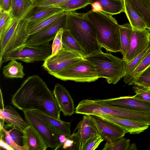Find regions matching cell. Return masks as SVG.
<instances>
[{
	"mask_svg": "<svg viewBox=\"0 0 150 150\" xmlns=\"http://www.w3.org/2000/svg\"><path fill=\"white\" fill-rule=\"evenodd\" d=\"M0 109H3L5 107L4 106L3 99V98L2 94L1 92V89H0Z\"/></svg>",
	"mask_w": 150,
	"mask_h": 150,
	"instance_id": "46",
	"label": "cell"
},
{
	"mask_svg": "<svg viewBox=\"0 0 150 150\" xmlns=\"http://www.w3.org/2000/svg\"><path fill=\"white\" fill-rule=\"evenodd\" d=\"M120 0V1H121V0Z\"/></svg>",
	"mask_w": 150,
	"mask_h": 150,
	"instance_id": "51",
	"label": "cell"
},
{
	"mask_svg": "<svg viewBox=\"0 0 150 150\" xmlns=\"http://www.w3.org/2000/svg\"><path fill=\"white\" fill-rule=\"evenodd\" d=\"M31 1L32 3H33L34 4L36 2L37 0H30Z\"/></svg>",
	"mask_w": 150,
	"mask_h": 150,
	"instance_id": "49",
	"label": "cell"
},
{
	"mask_svg": "<svg viewBox=\"0 0 150 150\" xmlns=\"http://www.w3.org/2000/svg\"><path fill=\"white\" fill-rule=\"evenodd\" d=\"M84 58L93 65L99 77L105 78L108 83L116 84L123 78L125 61L122 59L102 51Z\"/></svg>",
	"mask_w": 150,
	"mask_h": 150,
	"instance_id": "4",
	"label": "cell"
},
{
	"mask_svg": "<svg viewBox=\"0 0 150 150\" xmlns=\"http://www.w3.org/2000/svg\"><path fill=\"white\" fill-rule=\"evenodd\" d=\"M0 118L3 119L7 125L15 126L23 131L30 125L10 105H7L4 109H0Z\"/></svg>",
	"mask_w": 150,
	"mask_h": 150,
	"instance_id": "17",
	"label": "cell"
},
{
	"mask_svg": "<svg viewBox=\"0 0 150 150\" xmlns=\"http://www.w3.org/2000/svg\"><path fill=\"white\" fill-rule=\"evenodd\" d=\"M11 101L22 111L38 110L61 120V111L53 92L38 75L28 77L14 94Z\"/></svg>",
	"mask_w": 150,
	"mask_h": 150,
	"instance_id": "1",
	"label": "cell"
},
{
	"mask_svg": "<svg viewBox=\"0 0 150 150\" xmlns=\"http://www.w3.org/2000/svg\"><path fill=\"white\" fill-rule=\"evenodd\" d=\"M100 103L112 105L135 110L150 112V102L140 100L132 96L106 99H95Z\"/></svg>",
	"mask_w": 150,
	"mask_h": 150,
	"instance_id": "14",
	"label": "cell"
},
{
	"mask_svg": "<svg viewBox=\"0 0 150 150\" xmlns=\"http://www.w3.org/2000/svg\"><path fill=\"white\" fill-rule=\"evenodd\" d=\"M128 150H137L136 144L134 143L132 144L131 145H130Z\"/></svg>",
	"mask_w": 150,
	"mask_h": 150,
	"instance_id": "48",
	"label": "cell"
},
{
	"mask_svg": "<svg viewBox=\"0 0 150 150\" xmlns=\"http://www.w3.org/2000/svg\"><path fill=\"white\" fill-rule=\"evenodd\" d=\"M94 25L99 45L107 52H120V25L112 15L91 9L86 13Z\"/></svg>",
	"mask_w": 150,
	"mask_h": 150,
	"instance_id": "3",
	"label": "cell"
},
{
	"mask_svg": "<svg viewBox=\"0 0 150 150\" xmlns=\"http://www.w3.org/2000/svg\"><path fill=\"white\" fill-rule=\"evenodd\" d=\"M35 7L30 0H12L10 14L14 20L19 22L26 18Z\"/></svg>",
	"mask_w": 150,
	"mask_h": 150,
	"instance_id": "18",
	"label": "cell"
},
{
	"mask_svg": "<svg viewBox=\"0 0 150 150\" xmlns=\"http://www.w3.org/2000/svg\"><path fill=\"white\" fill-rule=\"evenodd\" d=\"M145 87H146L150 90V86Z\"/></svg>",
	"mask_w": 150,
	"mask_h": 150,
	"instance_id": "50",
	"label": "cell"
},
{
	"mask_svg": "<svg viewBox=\"0 0 150 150\" xmlns=\"http://www.w3.org/2000/svg\"><path fill=\"white\" fill-rule=\"evenodd\" d=\"M120 52L125 57L127 51L132 32V28L130 24L127 23L120 25Z\"/></svg>",
	"mask_w": 150,
	"mask_h": 150,
	"instance_id": "29",
	"label": "cell"
},
{
	"mask_svg": "<svg viewBox=\"0 0 150 150\" xmlns=\"http://www.w3.org/2000/svg\"><path fill=\"white\" fill-rule=\"evenodd\" d=\"M97 127L100 135L106 142L116 140L123 137L125 131L118 125L94 115H87Z\"/></svg>",
	"mask_w": 150,
	"mask_h": 150,
	"instance_id": "13",
	"label": "cell"
},
{
	"mask_svg": "<svg viewBox=\"0 0 150 150\" xmlns=\"http://www.w3.org/2000/svg\"><path fill=\"white\" fill-rule=\"evenodd\" d=\"M130 139L123 137L113 141L106 142L102 150H128L130 145Z\"/></svg>",
	"mask_w": 150,
	"mask_h": 150,
	"instance_id": "32",
	"label": "cell"
},
{
	"mask_svg": "<svg viewBox=\"0 0 150 150\" xmlns=\"http://www.w3.org/2000/svg\"><path fill=\"white\" fill-rule=\"evenodd\" d=\"M28 23L26 18L19 22L14 20L10 28L0 39V67L5 53L25 45L30 36L27 31Z\"/></svg>",
	"mask_w": 150,
	"mask_h": 150,
	"instance_id": "7",
	"label": "cell"
},
{
	"mask_svg": "<svg viewBox=\"0 0 150 150\" xmlns=\"http://www.w3.org/2000/svg\"><path fill=\"white\" fill-rule=\"evenodd\" d=\"M64 29L60 28L57 33L52 45V53L53 55L62 49V36Z\"/></svg>",
	"mask_w": 150,
	"mask_h": 150,
	"instance_id": "36",
	"label": "cell"
},
{
	"mask_svg": "<svg viewBox=\"0 0 150 150\" xmlns=\"http://www.w3.org/2000/svg\"><path fill=\"white\" fill-rule=\"evenodd\" d=\"M96 116L118 125L123 128L126 133L130 134H139L148 129L149 126L142 122L124 117L108 115Z\"/></svg>",
	"mask_w": 150,
	"mask_h": 150,
	"instance_id": "16",
	"label": "cell"
},
{
	"mask_svg": "<svg viewBox=\"0 0 150 150\" xmlns=\"http://www.w3.org/2000/svg\"><path fill=\"white\" fill-rule=\"evenodd\" d=\"M52 53V45L47 43L38 46L25 45L3 55L1 66L4 62L12 59L18 60L27 63L44 61Z\"/></svg>",
	"mask_w": 150,
	"mask_h": 150,
	"instance_id": "6",
	"label": "cell"
},
{
	"mask_svg": "<svg viewBox=\"0 0 150 150\" xmlns=\"http://www.w3.org/2000/svg\"><path fill=\"white\" fill-rule=\"evenodd\" d=\"M104 140L100 135H97L92 138L86 144L84 150H94Z\"/></svg>",
	"mask_w": 150,
	"mask_h": 150,
	"instance_id": "39",
	"label": "cell"
},
{
	"mask_svg": "<svg viewBox=\"0 0 150 150\" xmlns=\"http://www.w3.org/2000/svg\"><path fill=\"white\" fill-rule=\"evenodd\" d=\"M84 58L79 53L62 48L56 54L48 57L42 67L50 75L54 74L74 63Z\"/></svg>",
	"mask_w": 150,
	"mask_h": 150,
	"instance_id": "9",
	"label": "cell"
},
{
	"mask_svg": "<svg viewBox=\"0 0 150 150\" xmlns=\"http://www.w3.org/2000/svg\"><path fill=\"white\" fill-rule=\"evenodd\" d=\"M61 9L52 6L35 7L26 18L28 22L37 21L61 11Z\"/></svg>",
	"mask_w": 150,
	"mask_h": 150,
	"instance_id": "25",
	"label": "cell"
},
{
	"mask_svg": "<svg viewBox=\"0 0 150 150\" xmlns=\"http://www.w3.org/2000/svg\"><path fill=\"white\" fill-rule=\"evenodd\" d=\"M150 66V52L133 72L129 75L123 77L124 82L129 85H134V82Z\"/></svg>",
	"mask_w": 150,
	"mask_h": 150,
	"instance_id": "26",
	"label": "cell"
},
{
	"mask_svg": "<svg viewBox=\"0 0 150 150\" xmlns=\"http://www.w3.org/2000/svg\"><path fill=\"white\" fill-rule=\"evenodd\" d=\"M31 111L47 123L59 135L63 134L68 137L71 134V122L57 119L39 111Z\"/></svg>",
	"mask_w": 150,
	"mask_h": 150,
	"instance_id": "20",
	"label": "cell"
},
{
	"mask_svg": "<svg viewBox=\"0 0 150 150\" xmlns=\"http://www.w3.org/2000/svg\"><path fill=\"white\" fill-rule=\"evenodd\" d=\"M24 145L28 150H46L48 148L40 135L29 125L24 131Z\"/></svg>",
	"mask_w": 150,
	"mask_h": 150,
	"instance_id": "19",
	"label": "cell"
},
{
	"mask_svg": "<svg viewBox=\"0 0 150 150\" xmlns=\"http://www.w3.org/2000/svg\"><path fill=\"white\" fill-rule=\"evenodd\" d=\"M57 105L66 116H71L75 112L74 103L67 88L59 83H56L52 92Z\"/></svg>",
	"mask_w": 150,
	"mask_h": 150,
	"instance_id": "15",
	"label": "cell"
},
{
	"mask_svg": "<svg viewBox=\"0 0 150 150\" xmlns=\"http://www.w3.org/2000/svg\"><path fill=\"white\" fill-rule=\"evenodd\" d=\"M2 130L4 132L5 142L14 150H28V148L26 146H21L17 144L12 139L7 130L4 128Z\"/></svg>",
	"mask_w": 150,
	"mask_h": 150,
	"instance_id": "38",
	"label": "cell"
},
{
	"mask_svg": "<svg viewBox=\"0 0 150 150\" xmlns=\"http://www.w3.org/2000/svg\"><path fill=\"white\" fill-rule=\"evenodd\" d=\"M66 12L62 11L38 20L28 22L27 28L28 34L30 35L41 31L62 16Z\"/></svg>",
	"mask_w": 150,
	"mask_h": 150,
	"instance_id": "21",
	"label": "cell"
},
{
	"mask_svg": "<svg viewBox=\"0 0 150 150\" xmlns=\"http://www.w3.org/2000/svg\"><path fill=\"white\" fill-rule=\"evenodd\" d=\"M62 47L68 50L80 53L84 57V52L80 45L68 29H64L62 36Z\"/></svg>",
	"mask_w": 150,
	"mask_h": 150,
	"instance_id": "27",
	"label": "cell"
},
{
	"mask_svg": "<svg viewBox=\"0 0 150 150\" xmlns=\"http://www.w3.org/2000/svg\"><path fill=\"white\" fill-rule=\"evenodd\" d=\"M150 52V45L130 62H125L123 77L129 75L133 72Z\"/></svg>",
	"mask_w": 150,
	"mask_h": 150,
	"instance_id": "31",
	"label": "cell"
},
{
	"mask_svg": "<svg viewBox=\"0 0 150 150\" xmlns=\"http://www.w3.org/2000/svg\"><path fill=\"white\" fill-rule=\"evenodd\" d=\"M91 10L95 12H99L103 11V8L100 3L98 1H96L93 3L91 5Z\"/></svg>",
	"mask_w": 150,
	"mask_h": 150,
	"instance_id": "44",
	"label": "cell"
},
{
	"mask_svg": "<svg viewBox=\"0 0 150 150\" xmlns=\"http://www.w3.org/2000/svg\"><path fill=\"white\" fill-rule=\"evenodd\" d=\"M150 45V30L146 29H133L127 52L122 59L126 62H130L147 48Z\"/></svg>",
	"mask_w": 150,
	"mask_h": 150,
	"instance_id": "12",
	"label": "cell"
},
{
	"mask_svg": "<svg viewBox=\"0 0 150 150\" xmlns=\"http://www.w3.org/2000/svg\"><path fill=\"white\" fill-rule=\"evenodd\" d=\"M99 135L98 130L94 123L87 115H84L70 135L74 140L71 150H84L88 141Z\"/></svg>",
	"mask_w": 150,
	"mask_h": 150,
	"instance_id": "10",
	"label": "cell"
},
{
	"mask_svg": "<svg viewBox=\"0 0 150 150\" xmlns=\"http://www.w3.org/2000/svg\"><path fill=\"white\" fill-rule=\"evenodd\" d=\"M3 69V74L7 78H22L25 75L23 66L21 62L16 59H12Z\"/></svg>",
	"mask_w": 150,
	"mask_h": 150,
	"instance_id": "24",
	"label": "cell"
},
{
	"mask_svg": "<svg viewBox=\"0 0 150 150\" xmlns=\"http://www.w3.org/2000/svg\"><path fill=\"white\" fill-rule=\"evenodd\" d=\"M25 120L42 138L48 148L57 150L61 146L58 133L47 123L30 110H23Z\"/></svg>",
	"mask_w": 150,
	"mask_h": 150,
	"instance_id": "8",
	"label": "cell"
},
{
	"mask_svg": "<svg viewBox=\"0 0 150 150\" xmlns=\"http://www.w3.org/2000/svg\"><path fill=\"white\" fill-rule=\"evenodd\" d=\"M91 0H68L52 6L64 11H74L91 4Z\"/></svg>",
	"mask_w": 150,
	"mask_h": 150,
	"instance_id": "30",
	"label": "cell"
},
{
	"mask_svg": "<svg viewBox=\"0 0 150 150\" xmlns=\"http://www.w3.org/2000/svg\"></svg>",
	"mask_w": 150,
	"mask_h": 150,
	"instance_id": "52",
	"label": "cell"
},
{
	"mask_svg": "<svg viewBox=\"0 0 150 150\" xmlns=\"http://www.w3.org/2000/svg\"><path fill=\"white\" fill-rule=\"evenodd\" d=\"M67 12L50 25L39 32L30 35L25 45L38 46L53 40L61 28L67 29Z\"/></svg>",
	"mask_w": 150,
	"mask_h": 150,
	"instance_id": "11",
	"label": "cell"
},
{
	"mask_svg": "<svg viewBox=\"0 0 150 150\" xmlns=\"http://www.w3.org/2000/svg\"><path fill=\"white\" fill-rule=\"evenodd\" d=\"M67 29L81 47L85 56L102 51L95 27L86 13L67 12Z\"/></svg>",
	"mask_w": 150,
	"mask_h": 150,
	"instance_id": "2",
	"label": "cell"
},
{
	"mask_svg": "<svg viewBox=\"0 0 150 150\" xmlns=\"http://www.w3.org/2000/svg\"><path fill=\"white\" fill-rule=\"evenodd\" d=\"M136 94L133 97L138 100L150 102V90L143 87L134 85L133 87Z\"/></svg>",
	"mask_w": 150,
	"mask_h": 150,
	"instance_id": "35",
	"label": "cell"
},
{
	"mask_svg": "<svg viewBox=\"0 0 150 150\" xmlns=\"http://www.w3.org/2000/svg\"><path fill=\"white\" fill-rule=\"evenodd\" d=\"M68 0H37L34 4L35 7L52 6Z\"/></svg>",
	"mask_w": 150,
	"mask_h": 150,
	"instance_id": "40",
	"label": "cell"
},
{
	"mask_svg": "<svg viewBox=\"0 0 150 150\" xmlns=\"http://www.w3.org/2000/svg\"><path fill=\"white\" fill-rule=\"evenodd\" d=\"M53 76L61 80L78 82H90L99 78L92 63L84 58L74 63L57 72Z\"/></svg>",
	"mask_w": 150,
	"mask_h": 150,
	"instance_id": "5",
	"label": "cell"
},
{
	"mask_svg": "<svg viewBox=\"0 0 150 150\" xmlns=\"http://www.w3.org/2000/svg\"><path fill=\"white\" fill-rule=\"evenodd\" d=\"M4 134L0 135V146L1 148L7 150H14V149L8 144L4 139Z\"/></svg>",
	"mask_w": 150,
	"mask_h": 150,
	"instance_id": "43",
	"label": "cell"
},
{
	"mask_svg": "<svg viewBox=\"0 0 150 150\" xmlns=\"http://www.w3.org/2000/svg\"><path fill=\"white\" fill-rule=\"evenodd\" d=\"M67 137L65 135L63 134H59V140L62 146L63 145V143L65 142Z\"/></svg>",
	"mask_w": 150,
	"mask_h": 150,
	"instance_id": "45",
	"label": "cell"
},
{
	"mask_svg": "<svg viewBox=\"0 0 150 150\" xmlns=\"http://www.w3.org/2000/svg\"><path fill=\"white\" fill-rule=\"evenodd\" d=\"M14 20L10 12L0 11V39L10 28Z\"/></svg>",
	"mask_w": 150,
	"mask_h": 150,
	"instance_id": "33",
	"label": "cell"
},
{
	"mask_svg": "<svg viewBox=\"0 0 150 150\" xmlns=\"http://www.w3.org/2000/svg\"><path fill=\"white\" fill-rule=\"evenodd\" d=\"M91 4L97 1L102 6L103 11L114 15L124 12V5L123 0H91Z\"/></svg>",
	"mask_w": 150,
	"mask_h": 150,
	"instance_id": "28",
	"label": "cell"
},
{
	"mask_svg": "<svg viewBox=\"0 0 150 150\" xmlns=\"http://www.w3.org/2000/svg\"><path fill=\"white\" fill-rule=\"evenodd\" d=\"M124 12L125 13L133 29L143 30L146 29L144 22L139 16L131 4L127 0H122Z\"/></svg>",
	"mask_w": 150,
	"mask_h": 150,
	"instance_id": "22",
	"label": "cell"
},
{
	"mask_svg": "<svg viewBox=\"0 0 150 150\" xmlns=\"http://www.w3.org/2000/svg\"><path fill=\"white\" fill-rule=\"evenodd\" d=\"M144 22L150 30V0H127Z\"/></svg>",
	"mask_w": 150,
	"mask_h": 150,
	"instance_id": "23",
	"label": "cell"
},
{
	"mask_svg": "<svg viewBox=\"0 0 150 150\" xmlns=\"http://www.w3.org/2000/svg\"><path fill=\"white\" fill-rule=\"evenodd\" d=\"M4 128L7 130L12 139L18 145L24 146L23 131L14 126L4 125Z\"/></svg>",
	"mask_w": 150,
	"mask_h": 150,
	"instance_id": "34",
	"label": "cell"
},
{
	"mask_svg": "<svg viewBox=\"0 0 150 150\" xmlns=\"http://www.w3.org/2000/svg\"><path fill=\"white\" fill-rule=\"evenodd\" d=\"M74 143V140L70 136L67 137V139L63 143L62 148L64 149L71 150Z\"/></svg>",
	"mask_w": 150,
	"mask_h": 150,
	"instance_id": "42",
	"label": "cell"
},
{
	"mask_svg": "<svg viewBox=\"0 0 150 150\" xmlns=\"http://www.w3.org/2000/svg\"><path fill=\"white\" fill-rule=\"evenodd\" d=\"M134 85L143 87L150 86V66L143 72L134 82Z\"/></svg>",
	"mask_w": 150,
	"mask_h": 150,
	"instance_id": "37",
	"label": "cell"
},
{
	"mask_svg": "<svg viewBox=\"0 0 150 150\" xmlns=\"http://www.w3.org/2000/svg\"><path fill=\"white\" fill-rule=\"evenodd\" d=\"M11 4L12 0H0V11L10 12Z\"/></svg>",
	"mask_w": 150,
	"mask_h": 150,
	"instance_id": "41",
	"label": "cell"
},
{
	"mask_svg": "<svg viewBox=\"0 0 150 150\" xmlns=\"http://www.w3.org/2000/svg\"><path fill=\"white\" fill-rule=\"evenodd\" d=\"M4 120L1 118H0V131H1L4 128Z\"/></svg>",
	"mask_w": 150,
	"mask_h": 150,
	"instance_id": "47",
	"label": "cell"
}]
</instances>
